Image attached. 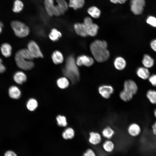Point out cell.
<instances>
[{
  "label": "cell",
  "instance_id": "cell-28",
  "mask_svg": "<svg viewBox=\"0 0 156 156\" xmlns=\"http://www.w3.org/2000/svg\"><path fill=\"white\" fill-rule=\"evenodd\" d=\"M147 98L150 102L153 104H156V91L154 90H149L146 94Z\"/></svg>",
  "mask_w": 156,
  "mask_h": 156
},
{
  "label": "cell",
  "instance_id": "cell-3",
  "mask_svg": "<svg viewBox=\"0 0 156 156\" xmlns=\"http://www.w3.org/2000/svg\"><path fill=\"white\" fill-rule=\"evenodd\" d=\"M62 72L65 76L70 79L73 83H75L79 81V71L73 56L70 55L67 58Z\"/></svg>",
  "mask_w": 156,
  "mask_h": 156
},
{
  "label": "cell",
  "instance_id": "cell-35",
  "mask_svg": "<svg viewBox=\"0 0 156 156\" xmlns=\"http://www.w3.org/2000/svg\"><path fill=\"white\" fill-rule=\"evenodd\" d=\"M146 22L153 27H156V18L154 17H148L147 19Z\"/></svg>",
  "mask_w": 156,
  "mask_h": 156
},
{
  "label": "cell",
  "instance_id": "cell-12",
  "mask_svg": "<svg viewBox=\"0 0 156 156\" xmlns=\"http://www.w3.org/2000/svg\"><path fill=\"white\" fill-rule=\"evenodd\" d=\"M74 30L77 34L82 37H86L88 36L87 27L83 23H76L74 25Z\"/></svg>",
  "mask_w": 156,
  "mask_h": 156
},
{
  "label": "cell",
  "instance_id": "cell-9",
  "mask_svg": "<svg viewBox=\"0 0 156 156\" xmlns=\"http://www.w3.org/2000/svg\"><path fill=\"white\" fill-rule=\"evenodd\" d=\"M94 63L93 59L91 57L86 55H82L78 56L77 59L76 64L79 66L83 65L89 67Z\"/></svg>",
  "mask_w": 156,
  "mask_h": 156
},
{
  "label": "cell",
  "instance_id": "cell-32",
  "mask_svg": "<svg viewBox=\"0 0 156 156\" xmlns=\"http://www.w3.org/2000/svg\"><path fill=\"white\" fill-rule=\"evenodd\" d=\"M23 4L21 1L16 0L14 2L12 10L14 12L18 13L23 10Z\"/></svg>",
  "mask_w": 156,
  "mask_h": 156
},
{
  "label": "cell",
  "instance_id": "cell-30",
  "mask_svg": "<svg viewBox=\"0 0 156 156\" xmlns=\"http://www.w3.org/2000/svg\"><path fill=\"white\" fill-rule=\"evenodd\" d=\"M57 83L58 87L62 89L67 88L69 84L68 81L65 77H62L58 79Z\"/></svg>",
  "mask_w": 156,
  "mask_h": 156
},
{
  "label": "cell",
  "instance_id": "cell-7",
  "mask_svg": "<svg viewBox=\"0 0 156 156\" xmlns=\"http://www.w3.org/2000/svg\"><path fill=\"white\" fill-rule=\"evenodd\" d=\"M123 86V90L134 96L138 92V86L136 83L132 80L127 79L125 81Z\"/></svg>",
  "mask_w": 156,
  "mask_h": 156
},
{
  "label": "cell",
  "instance_id": "cell-39",
  "mask_svg": "<svg viewBox=\"0 0 156 156\" xmlns=\"http://www.w3.org/2000/svg\"><path fill=\"white\" fill-rule=\"evenodd\" d=\"M5 70V67L3 64L2 60L0 57V74L3 73Z\"/></svg>",
  "mask_w": 156,
  "mask_h": 156
},
{
  "label": "cell",
  "instance_id": "cell-31",
  "mask_svg": "<svg viewBox=\"0 0 156 156\" xmlns=\"http://www.w3.org/2000/svg\"><path fill=\"white\" fill-rule=\"evenodd\" d=\"M38 106V103L36 100L34 99H29L27 102L26 107L29 111H34Z\"/></svg>",
  "mask_w": 156,
  "mask_h": 156
},
{
  "label": "cell",
  "instance_id": "cell-19",
  "mask_svg": "<svg viewBox=\"0 0 156 156\" xmlns=\"http://www.w3.org/2000/svg\"><path fill=\"white\" fill-rule=\"evenodd\" d=\"M102 147L103 150L107 153H111L114 150L115 146L111 140H107L103 143Z\"/></svg>",
  "mask_w": 156,
  "mask_h": 156
},
{
  "label": "cell",
  "instance_id": "cell-26",
  "mask_svg": "<svg viewBox=\"0 0 156 156\" xmlns=\"http://www.w3.org/2000/svg\"><path fill=\"white\" fill-rule=\"evenodd\" d=\"M61 33L55 28L51 30L49 34V37L50 39L53 41H56L62 36Z\"/></svg>",
  "mask_w": 156,
  "mask_h": 156
},
{
  "label": "cell",
  "instance_id": "cell-21",
  "mask_svg": "<svg viewBox=\"0 0 156 156\" xmlns=\"http://www.w3.org/2000/svg\"><path fill=\"white\" fill-rule=\"evenodd\" d=\"M51 57L55 64H59L62 62L64 58L62 53L58 51H55L53 53Z\"/></svg>",
  "mask_w": 156,
  "mask_h": 156
},
{
  "label": "cell",
  "instance_id": "cell-16",
  "mask_svg": "<svg viewBox=\"0 0 156 156\" xmlns=\"http://www.w3.org/2000/svg\"><path fill=\"white\" fill-rule=\"evenodd\" d=\"M44 6L48 14L50 16L54 15V11L55 7L53 0H44Z\"/></svg>",
  "mask_w": 156,
  "mask_h": 156
},
{
  "label": "cell",
  "instance_id": "cell-22",
  "mask_svg": "<svg viewBox=\"0 0 156 156\" xmlns=\"http://www.w3.org/2000/svg\"><path fill=\"white\" fill-rule=\"evenodd\" d=\"M84 3V0H69L68 5L74 10H77L83 7Z\"/></svg>",
  "mask_w": 156,
  "mask_h": 156
},
{
  "label": "cell",
  "instance_id": "cell-2",
  "mask_svg": "<svg viewBox=\"0 0 156 156\" xmlns=\"http://www.w3.org/2000/svg\"><path fill=\"white\" fill-rule=\"evenodd\" d=\"M34 57L28 50L23 49L18 51L15 56V60L18 67L25 70L31 69L34 66L32 60Z\"/></svg>",
  "mask_w": 156,
  "mask_h": 156
},
{
  "label": "cell",
  "instance_id": "cell-4",
  "mask_svg": "<svg viewBox=\"0 0 156 156\" xmlns=\"http://www.w3.org/2000/svg\"><path fill=\"white\" fill-rule=\"evenodd\" d=\"M11 25L15 34L18 37H25L29 33V27L23 23L17 20L11 22Z\"/></svg>",
  "mask_w": 156,
  "mask_h": 156
},
{
  "label": "cell",
  "instance_id": "cell-40",
  "mask_svg": "<svg viewBox=\"0 0 156 156\" xmlns=\"http://www.w3.org/2000/svg\"><path fill=\"white\" fill-rule=\"evenodd\" d=\"M4 156H17L16 154L12 151H8L5 153Z\"/></svg>",
  "mask_w": 156,
  "mask_h": 156
},
{
  "label": "cell",
  "instance_id": "cell-44",
  "mask_svg": "<svg viewBox=\"0 0 156 156\" xmlns=\"http://www.w3.org/2000/svg\"><path fill=\"white\" fill-rule=\"evenodd\" d=\"M111 2L114 3H118L119 0H110Z\"/></svg>",
  "mask_w": 156,
  "mask_h": 156
},
{
  "label": "cell",
  "instance_id": "cell-20",
  "mask_svg": "<svg viewBox=\"0 0 156 156\" xmlns=\"http://www.w3.org/2000/svg\"><path fill=\"white\" fill-rule=\"evenodd\" d=\"M137 75L140 78L146 79L150 76V73L148 69L145 67H140L136 71Z\"/></svg>",
  "mask_w": 156,
  "mask_h": 156
},
{
  "label": "cell",
  "instance_id": "cell-25",
  "mask_svg": "<svg viewBox=\"0 0 156 156\" xmlns=\"http://www.w3.org/2000/svg\"><path fill=\"white\" fill-rule=\"evenodd\" d=\"M119 96L122 101L125 102H128L132 99L134 96L122 90L119 92Z\"/></svg>",
  "mask_w": 156,
  "mask_h": 156
},
{
  "label": "cell",
  "instance_id": "cell-18",
  "mask_svg": "<svg viewBox=\"0 0 156 156\" xmlns=\"http://www.w3.org/2000/svg\"><path fill=\"white\" fill-rule=\"evenodd\" d=\"M0 50L2 55L5 57H9L11 55L12 48L9 43H4L2 44L0 47Z\"/></svg>",
  "mask_w": 156,
  "mask_h": 156
},
{
  "label": "cell",
  "instance_id": "cell-13",
  "mask_svg": "<svg viewBox=\"0 0 156 156\" xmlns=\"http://www.w3.org/2000/svg\"><path fill=\"white\" fill-rule=\"evenodd\" d=\"M115 134V131L114 128L110 126H107L102 130L101 135L102 137L107 140H111Z\"/></svg>",
  "mask_w": 156,
  "mask_h": 156
},
{
  "label": "cell",
  "instance_id": "cell-33",
  "mask_svg": "<svg viewBox=\"0 0 156 156\" xmlns=\"http://www.w3.org/2000/svg\"><path fill=\"white\" fill-rule=\"evenodd\" d=\"M58 125L60 127H64L67 125L66 118L63 116L58 115L56 118Z\"/></svg>",
  "mask_w": 156,
  "mask_h": 156
},
{
  "label": "cell",
  "instance_id": "cell-15",
  "mask_svg": "<svg viewBox=\"0 0 156 156\" xmlns=\"http://www.w3.org/2000/svg\"><path fill=\"white\" fill-rule=\"evenodd\" d=\"M13 79L17 83L22 84L26 81L27 77L24 73L21 71H18L14 74Z\"/></svg>",
  "mask_w": 156,
  "mask_h": 156
},
{
  "label": "cell",
  "instance_id": "cell-1",
  "mask_svg": "<svg viewBox=\"0 0 156 156\" xmlns=\"http://www.w3.org/2000/svg\"><path fill=\"white\" fill-rule=\"evenodd\" d=\"M107 44L105 40H96L90 44V49L95 59L99 62L106 61L109 59L110 53L107 49Z\"/></svg>",
  "mask_w": 156,
  "mask_h": 156
},
{
  "label": "cell",
  "instance_id": "cell-47",
  "mask_svg": "<svg viewBox=\"0 0 156 156\" xmlns=\"http://www.w3.org/2000/svg\"><path fill=\"white\" fill-rule=\"evenodd\" d=\"M101 156H104V155H101Z\"/></svg>",
  "mask_w": 156,
  "mask_h": 156
},
{
  "label": "cell",
  "instance_id": "cell-46",
  "mask_svg": "<svg viewBox=\"0 0 156 156\" xmlns=\"http://www.w3.org/2000/svg\"><path fill=\"white\" fill-rule=\"evenodd\" d=\"M2 27L0 25V34L1 33L2 31Z\"/></svg>",
  "mask_w": 156,
  "mask_h": 156
},
{
  "label": "cell",
  "instance_id": "cell-10",
  "mask_svg": "<svg viewBox=\"0 0 156 156\" xmlns=\"http://www.w3.org/2000/svg\"><path fill=\"white\" fill-rule=\"evenodd\" d=\"M127 131L129 136L135 137L139 136L141 132V129L138 123L133 122L129 124L127 128Z\"/></svg>",
  "mask_w": 156,
  "mask_h": 156
},
{
  "label": "cell",
  "instance_id": "cell-38",
  "mask_svg": "<svg viewBox=\"0 0 156 156\" xmlns=\"http://www.w3.org/2000/svg\"><path fill=\"white\" fill-rule=\"evenodd\" d=\"M83 23L87 27L88 26L92 24L93 22L92 19L90 17H87L84 18Z\"/></svg>",
  "mask_w": 156,
  "mask_h": 156
},
{
  "label": "cell",
  "instance_id": "cell-6",
  "mask_svg": "<svg viewBox=\"0 0 156 156\" xmlns=\"http://www.w3.org/2000/svg\"><path fill=\"white\" fill-rule=\"evenodd\" d=\"M145 4L144 0H131V10L135 15L140 14L143 10Z\"/></svg>",
  "mask_w": 156,
  "mask_h": 156
},
{
  "label": "cell",
  "instance_id": "cell-14",
  "mask_svg": "<svg viewBox=\"0 0 156 156\" xmlns=\"http://www.w3.org/2000/svg\"><path fill=\"white\" fill-rule=\"evenodd\" d=\"M8 93L10 97L15 99H18L21 95L20 90L18 87L15 86H11L9 88Z\"/></svg>",
  "mask_w": 156,
  "mask_h": 156
},
{
  "label": "cell",
  "instance_id": "cell-37",
  "mask_svg": "<svg viewBox=\"0 0 156 156\" xmlns=\"http://www.w3.org/2000/svg\"><path fill=\"white\" fill-rule=\"evenodd\" d=\"M149 81L154 86H156V74L153 75L148 78Z\"/></svg>",
  "mask_w": 156,
  "mask_h": 156
},
{
  "label": "cell",
  "instance_id": "cell-11",
  "mask_svg": "<svg viewBox=\"0 0 156 156\" xmlns=\"http://www.w3.org/2000/svg\"><path fill=\"white\" fill-rule=\"evenodd\" d=\"M88 141L90 144L93 146L99 144L102 140V136L96 131H92L89 133Z\"/></svg>",
  "mask_w": 156,
  "mask_h": 156
},
{
  "label": "cell",
  "instance_id": "cell-34",
  "mask_svg": "<svg viewBox=\"0 0 156 156\" xmlns=\"http://www.w3.org/2000/svg\"><path fill=\"white\" fill-rule=\"evenodd\" d=\"M57 5L63 9L65 12L68 10V5L65 0H56Z\"/></svg>",
  "mask_w": 156,
  "mask_h": 156
},
{
  "label": "cell",
  "instance_id": "cell-29",
  "mask_svg": "<svg viewBox=\"0 0 156 156\" xmlns=\"http://www.w3.org/2000/svg\"><path fill=\"white\" fill-rule=\"evenodd\" d=\"M75 135L74 130L71 128H68L66 129L62 133L63 138L65 140L72 139Z\"/></svg>",
  "mask_w": 156,
  "mask_h": 156
},
{
  "label": "cell",
  "instance_id": "cell-24",
  "mask_svg": "<svg viewBox=\"0 0 156 156\" xmlns=\"http://www.w3.org/2000/svg\"><path fill=\"white\" fill-rule=\"evenodd\" d=\"M142 63L145 67L150 68L153 66L154 64V60L153 58L148 54L144 55Z\"/></svg>",
  "mask_w": 156,
  "mask_h": 156
},
{
  "label": "cell",
  "instance_id": "cell-45",
  "mask_svg": "<svg viewBox=\"0 0 156 156\" xmlns=\"http://www.w3.org/2000/svg\"><path fill=\"white\" fill-rule=\"evenodd\" d=\"M154 114L155 117L156 118V109L154 111Z\"/></svg>",
  "mask_w": 156,
  "mask_h": 156
},
{
  "label": "cell",
  "instance_id": "cell-43",
  "mask_svg": "<svg viewBox=\"0 0 156 156\" xmlns=\"http://www.w3.org/2000/svg\"><path fill=\"white\" fill-rule=\"evenodd\" d=\"M127 0H119L118 3L120 4H123L125 3Z\"/></svg>",
  "mask_w": 156,
  "mask_h": 156
},
{
  "label": "cell",
  "instance_id": "cell-36",
  "mask_svg": "<svg viewBox=\"0 0 156 156\" xmlns=\"http://www.w3.org/2000/svg\"><path fill=\"white\" fill-rule=\"evenodd\" d=\"M82 156H97L95 151L92 149L88 148L83 153Z\"/></svg>",
  "mask_w": 156,
  "mask_h": 156
},
{
  "label": "cell",
  "instance_id": "cell-23",
  "mask_svg": "<svg viewBox=\"0 0 156 156\" xmlns=\"http://www.w3.org/2000/svg\"><path fill=\"white\" fill-rule=\"evenodd\" d=\"M99 27L95 23H92L87 27V32L88 35L94 37L97 34Z\"/></svg>",
  "mask_w": 156,
  "mask_h": 156
},
{
  "label": "cell",
  "instance_id": "cell-5",
  "mask_svg": "<svg viewBox=\"0 0 156 156\" xmlns=\"http://www.w3.org/2000/svg\"><path fill=\"white\" fill-rule=\"evenodd\" d=\"M97 91L103 99H109L114 94V89L112 85L109 84H103L99 86Z\"/></svg>",
  "mask_w": 156,
  "mask_h": 156
},
{
  "label": "cell",
  "instance_id": "cell-8",
  "mask_svg": "<svg viewBox=\"0 0 156 156\" xmlns=\"http://www.w3.org/2000/svg\"><path fill=\"white\" fill-rule=\"evenodd\" d=\"M27 49L34 57H43V55L37 44L33 41L29 42L28 44Z\"/></svg>",
  "mask_w": 156,
  "mask_h": 156
},
{
  "label": "cell",
  "instance_id": "cell-27",
  "mask_svg": "<svg viewBox=\"0 0 156 156\" xmlns=\"http://www.w3.org/2000/svg\"><path fill=\"white\" fill-rule=\"evenodd\" d=\"M88 12L92 17L97 18L101 14V11L99 9L95 6H92L88 10Z\"/></svg>",
  "mask_w": 156,
  "mask_h": 156
},
{
  "label": "cell",
  "instance_id": "cell-42",
  "mask_svg": "<svg viewBox=\"0 0 156 156\" xmlns=\"http://www.w3.org/2000/svg\"><path fill=\"white\" fill-rule=\"evenodd\" d=\"M152 128L153 134L156 136V121L152 125Z\"/></svg>",
  "mask_w": 156,
  "mask_h": 156
},
{
  "label": "cell",
  "instance_id": "cell-17",
  "mask_svg": "<svg viewBox=\"0 0 156 156\" xmlns=\"http://www.w3.org/2000/svg\"><path fill=\"white\" fill-rule=\"evenodd\" d=\"M114 67L117 70H121L124 69L126 65V62L122 57L119 56L116 57L114 62Z\"/></svg>",
  "mask_w": 156,
  "mask_h": 156
},
{
  "label": "cell",
  "instance_id": "cell-41",
  "mask_svg": "<svg viewBox=\"0 0 156 156\" xmlns=\"http://www.w3.org/2000/svg\"><path fill=\"white\" fill-rule=\"evenodd\" d=\"M151 46L152 49L156 51V39L152 40L151 43Z\"/></svg>",
  "mask_w": 156,
  "mask_h": 156
}]
</instances>
